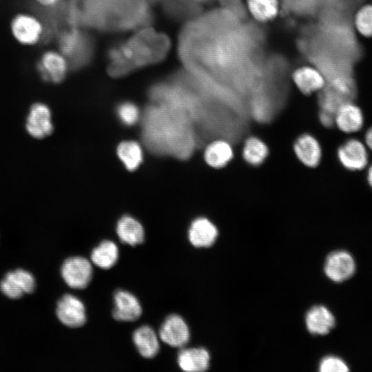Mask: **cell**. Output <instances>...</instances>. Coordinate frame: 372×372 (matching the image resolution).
Returning a JSON list of instances; mask_svg holds the SVG:
<instances>
[{
	"mask_svg": "<svg viewBox=\"0 0 372 372\" xmlns=\"http://www.w3.org/2000/svg\"><path fill=\"white\" fill-rule=\"evenodd\" d=\"M189 327L184 319L177 315L166 317L159 329L161 340L172 347L183 348L189 340Z\"/></svg>",
	"mask_w": 372,
	"mask_h": 372,
	"instance_id": "9",
	"label": "cell"
},
{
	"mask_svg": "<svg viewBox=\"0 0 372 372\" xmlns=\"http://www.w3.org/2000/svg\"><path fill=\"white\" fill-rule=\"evenodd\" d=\"M117 155L125 167L130 171L138 168L143 161V150L136 141L121 143L117 147Z\"/></svg>",
	"mask_w": 372,
	"mask_h": 372,
	"instance_id": "25",
	"label": "cell"
},
{
	"mask_svg": "<svg viewBox=\"0 0 372 372\" xmlns=\"http://www.w3.org/2000/svg\"><path fill=\"white\" fill-rule=\"evenodd\" d=\"M251 16L260 23H267L276 18L280 10L278 0H247Z\"/></svg>",
	"mask_w": 372,
	"mask_h": 372,
	"instance_id": "23",
	"label": "cell"
},
{
	"mask_svg": "<svg viewBox=\"0 0 372 372\" xmlns=\"http://www.w3.org/2000/svg\"><path fill=\"white\" fill-rule=\"evenodd\" d=\"M269 149L267 145L260 138L251 136L248 138L242 148V157L251 165H259L267 158Z\"/></svg>",
	"mask_w": 372,
	"mask_h": 372,
	"instance_id": "26",
	"label": "cell"
},
{
	"mask_svg": "<svg viewBox=\"0 0 372 372\" xmlns=\"http://www.w3.org/2000/svg\"><path fill=\"white\" fill-rule=\"evenodd\" d=\"M367 180H368V182H369V185L372 187V165L370 167V168H369V169L368 171Z\"/></svg>",
	"mask_w": 372,
	"mask_h": 372,
	"instance_id": "32",
	"label": "cell"
},
{
	"mask_svg": "<svg viewBox=\"0 0 372 372\" xmlns=\"http://www.w3.org/2000/svg\"><path fill=\"white\" fill-rule=\"evenodd\" d=\"M61 275L68 286L75 289L87 287L92 278V267L90 262L82 256L67 258L61 267Z\"/></svg>",
	"mask_w": 372,
	"mask_h": 372,
	"instance_id": "4",
	"label": "cell"
},
{
	"mask_svg": "<svg viewBox=\"0 0 372 372\" xmlns=\"http://www.w3.org/2000/svg\"><path fill=\"white\" fill-rule=\"evenodd\" d=\"M293 151L298 160L307 167H316L320 161V145L316 138L309 134H304L297 138Z\"/></svg>",
	"mask_w": 372,
	"mask_h": 372,
	"instance_id": "17",
	"label": "cell"
},
{
	"mask_svg": "<svg viewBox=\"0 0 372 372\" xmlns=\"http://www.w3.org/2000/svg\"><path fill=\"white\" fill-rule=\"evenodd\" d=\"M210 355L203 347L185 348L178 353L177 362L185 371L198 372L209 369Z\"/></svg>",
	"mask_w": 372,
	"mask_h": 372,
	"instance_id": "16",
	"label": "cell"
},
{
	"mask_svg": "<svg viewBox=\"0 0 372 372\" xmlns=\"http://www.w3.org/2000/svg\"><path fill=\"white\" fill-rule=\"evenodd\" d=\"M292 80L299 91L306 95L322 90L325 78L321 72L311 65H302L296 68L292 74Z\"/></svg>",
	"mask_w": 372,
	"mask_h": 372,
	"instance_id": "13",
	"label": "cell"
},
{
	"mask_svg": "<svg viewBox=\"0 0 372 372\" xmlns=\"http://www.w3.org/2000/svg\"><path fill=\"white\" fill-rule=\"evenodd\" d=\"M338 156L342 165L350 170H360L368 162V155L364 145L359 141L350 139L338 150Z\"/></svg>",
	"mask_w": 372,
	"mask_h": 372,
	"instance_id": "14",
	"label": "cell"
},
{
	"mask_svg": "<svg viewBox=\"0 0 372 372\" xmlns=\"http://www.w3.org/2000/svg\"><path fill=\"white\" fill-rule=\"evenodd\" d=\"M169 46L166 35L147 26L140 28L129 39L110 48L109 74L122 76L135 69L158 63L166 56Z\"/></svg>",
	"mask_w": 372,
	"mask_h": 372,
	"instance_id": "2",
	"label": "cell"
},
{
	"mask_svg": "<svg viewBox=\"0 0 372 372\" xmlns=\"http://www.w3.org/2000/svg\"><path fill=\"white\" fill-rule=\"evenodd\" d=\"M116 112L122 123L127 125H132L139 119L138 108L132 102L121 103L118 106Z\"/></svg>",
	"mask_w": 372,
	"mask_h": 372,
	"instance_id": "28",
	"label": "cell"
},
{
	"mask_svg": "<svg viewBox=\"0 0 372 372\" xmlns=\"http://www.w3.org/2000/svg\"><path fill=\"white\" fill-rule=\"evenodd\" d=\"M319 371L321 372H346L349 371V368L341 358L334 355H328L321 360Z\"/></svg>",
	"mask_w": 372,
	"mask_h": 372,
	"instance_id": "29",
	"label": "cell"
},
{
	"mask_svg": "<svg viewBox=\"0 0 372 372\" xmlns=\"http://www.w3.org/2000/svg\"><path fill=\"white\" fill-rule=\"evenodd\" d=\"M116 233L120 240L131 246L143 243L144 229L134 218L130 216L121 217L116 225Z\"/></svg>",
	"mask_w": 372,
	"mask_h": 372,
	"instance_id": "21",
	"label": "cell"
},
{
	"mask_svg": "<svg viewBox=\"0 0 372 372\" xmlns=\"http://www.w3.org/2000/svg\"><path fill=\"white\" fill-rule=\"evenodd\" d=\"M149 3H154L158 1L159 0H147Z\"/></svg>",
	"mask_w": 372,
	"mask_h": 372,
	"instance_id": "33",
	"label": "cell"
},
{
	"mask_svg": "<svg viewBox=\"0 0 372 372\" xmlns=\"http://www.w3.org/2000/svg\"><path fill=\"white\" fill-rule=\"evenodd\" d=\"M69 68L66 58L54 50L45 52L37 63L40 77L46 82L59 83L66 76Z\"/></svg>",
	"mask_w": 372,
	"mask_h": 372,
	"instance_id": "7",
	"label": "cell"
},
{
	"mask_svg": "<svg viewBox=\"0 0 372 372\" xmlns=\"http://www.w3.org/2000/svg\"><path fill=\"white\" fill-rule=\"evenodd\" d=\"M114 304L112 316L118 321H135L142 314V308L138 300L127 291L116 290L114 294Z\"/></svg>",
	"mask_w": 372,
	"mask_h": 372,
	"instance_id": "12",
	"label": "cell"
},
{
	"mask_svg": "<svg viewBox=\"0 0 372 372\" xmlns=\"http://www.w3.org/2000/svg\"><path fill=\"white\" fill-rule=\"evenodd\" d=\"M365 141L367 146L372 151V127L368 130L365 136Z\"/></svg>",
	"mask_w": 372,
	"mask_h": 372,
	"instance_id": "31",
	"label": "cell"
},
{
	"mask_svg": "<svg viewBox=\"0 0 372 372\" xmlns=\"http://www.w3.org/2000/svg\"><path fill=\"white\" fill-rule=\"evenodd\" d=\"M36 287L34 276L23 269L8 272L0 282V290L10 299L17 300L32 293Z\"/></svg>",
	"mask_w": 372,
	"mask_h": 372,
	"instance_id": "6",
	"label": "cell"
},
{
	"mask_svg": "<svg viewBox=\"0 0 372 372\" xmlns=\"http://www.w3.org/2000/svg\"><path fill=\"white\" fill-rule=\"evenodd\" d=\"M335 320L329 309L323 305L312 307L305 316L307 330L313 335H325L335 326Z\"/></svg>",
	"mask_w": 372,
	"mask_h": 372,
	"instance_id": "18",
	"label": "cell"
},
{
	"mask_svg": "<svg viewBox=\"0 0 372 372\" xmlns=\"http://www.w3.org/2000/svg\"><path fill=\"white\" fill-rule=\"evenodd\" d=\"M118 249L116 244L109 240L102 241L93 249L90 258L97 267L107 269L112 267L117 262Z\"/></svg>",
	"mask_w": 372,
	"mask_h": 372,
	"instance_id": "24",
	"label": "cell"
},
{
	"mask_svg": "<svg viewBox=\"0 0 372 372\" xmlns=\"http://www.w3.org/2000/svg\"><path fill=\"white\" fill-rule=\"evenodd\" d=\"M324 269L326 276L332 281L343 282L354 273L355 261L349 252L335 251L326 258Z\"/></svg>",
	"mask_w": 372,
	"mask_h": 372,
	"instance_id": "11",
	"label": "cell"
},
{
	"mask_svg": "<svg viewBox=\"0 0 372 372\" xmlns=\"http://www.w3.org/2000/svg\"><path fill=\"white\" fill-rule=\"evenodd\" d=\"M354 25L362 36L372 37V4L361 7L355 13Z\"/></svg>",
	"mask_w": 372,
	"mask_h": 372,
	"instance_id": "27",
	"label": "cell"
},
{
	"mask_svg": "<svg viewBox=\"0 0 372 372\" xmlns=\"http://www.w3.org/2000/svg\"><path fill=\"white\" fill-rule=\"evenodd\" d=\"M132 340L139 353L145 358L155 357L160 349L157 335L154 330L143 325L136 329L132 335Z\"/></svg>",
	"mask_w": 372,
	"mask_h": 372,
	"instance_id": "20",
	"label": "cell"
},
{
	"mask_svg": "<svg viewBox=\"0 0 372 372\" xmlns=\"http://www.w3.org/2000/svg\"><path fill=\"white\" fill-rule=\"evenodd\" d=\"M61 54L72 69H81L91 63L94 53L92 37L77 28L64 32L59 40Z\"/></svg>",
	"mask_w": 372,
	"mask_h": 372,
	"instance_id": "3",
	"label": "cell"
},
{
	"mask_svg": "<svg viewBox=\"0 0 372 372\" xmlns=\"http://www.w3.org/2000/svg\"><path fill=\"white\" fill-rule=\"evenodd\" d=\"M34 1L42 6L51 7L57 4L61 0H34Z\"/></svg>",
	"mask_w": 372,
	"mask_h": 372,
	"instance_id": "30",
	"label": "cell"
},
{
	"mask_svg": "<svg viewBox=\"0 0 372 372\" xmlns=\"http://www.w3.org/2000/svg\"><path fill=\"white\" fill-rule=\"evenodd\" d=\"M364 122L361 110L352 102L340 106L335 114V124L342 132L352 133L359 131Z\"/></svg>",
	"mask_w": 372,
	"mask_h": 372,
	"instance_id": "19",
	"label": "cell"
},
{
	"mask_svg": "<svg viewBox=\"0 0 372 372\" xmlns=\"http://www.w3.org/2000/svg\"><path fill=\"white\" fill-rule=\"evenodd\" d=\"M56 315L59 320L70 328L82 327L87 320L83 302L72 294H65L57 302Z\"/></svg>",
	"mask_w": 372,
	"mask_h": 372,
	"instance_id": "8",
	"label": "cell"
},
{
	"mask_svg": "<svg viewBox=\"0 0 372 372\" xmlns=\"http://www.w3.org/2000/svg\"><path fill=\"white\" fill-rule=\"evenodd\" d=\"M233 155L232 147L227 141L216 140L207 146L204 152V158L210 167L221 168L231 160Z\"/></svg>",
	"mask_w": 372,
	"mask_h": 372,
	"instance_id": "22",
	"label": "cell"
},
{
	"mask_svg": "<svg viewBox=\"0 0 372 372\" xmlns=\"http://www.w3.org/2000/svg\"><path fill=\"white\" fill-rule=\"evenodd\" d=\"M218 234L216 225L205 217L194 219L188 230L189 240L197 248L211 246L215 242Z\"/></svg>",
	"mask_w": 372,
	"mask_h": 372,
	"instance_id": "15",
	"label": "cell"
},
{
	"mask_svg": "<svg viewBox=\"0 0 372 372\" xmlns=\"http://www.w3.org/2000/svg\"><path fill=\"white\" fill-rule=\"evenodd\" d=\"M10 28L16 41L24 45L37 43L43 32L41 22L34 16L25 13L14 16L11 21Z\"/></svg>",
	"mask_w": 372,
	"mask_h": 372,
	"instance_id": "5",
	"label": "cell"
},
{
	"mask_svg": "<svg viewBox=\"0 0 372 372\" xmlns=\"http://www.w3.org/2000/svg\"><path fill=\"white\" fill-rule=\"evenodd\" d=\"M26 130L33 138L41 139L53 131L50 108L43 103H35L30 108L25 123Z\"/></svg>",
	"mask_w": 372,
	"mask_h": 372,
	"instance_id": "10",
	"label": "cell"
},
{
	"mask_svg": "<svg viewBox=\"0 0 372 372\" xmlns=\"http://www.w3.org/2000/svg\"><path fill=\"white\" fill-rule=\"evenodd\" d=\"M187 118L185 111L169 105L158 103L149 107L143 127L148 146L156 152L187 156L193 140Z\"/></svg>",
	"mask_w": 372,
	"mask_h": 372,
	"instance_id": "1",
	"label": "cell"
}]
</instances>
